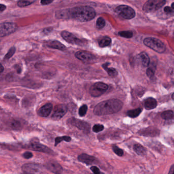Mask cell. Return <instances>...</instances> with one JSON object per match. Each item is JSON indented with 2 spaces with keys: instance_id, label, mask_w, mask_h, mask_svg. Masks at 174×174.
I'll list each match as a JSON object with an SVG mask.
<instances>
[{
  "instance_id": "cell-1",
  "label": "cell",
  "mask_w": 174,
  "mask_h": 174,
  "mask_svg": "<svg viewBox=\"0 0 174 174\" xmlns=\"http://www.w3.org/2000/svg\"><path fill=\"white\" fill-rule=\"evenodd\" d=\"M123 106V103L119 100H108L97 104L94 108L93 113L98 116L115 114L121 110Z\"/></svg>"
},
{
  "instance_id": "cell-2",
  "label": "cell",
  "mask_w": 174,
  "mask_h": 174,
  "mask_svg": "<svg viewBox=\"0 0 174 174\" xmlns=\"http://www.w3.org/2000/svg\"><path fill=\"white\" fill-rule=\"evenodd\" d=\"M71 19L81 22H88L95 18L96 15L93 8L88 6H81L69 9Z\"/></svg>"
},
{
  "instance_id": "cell-3",
  "label": "cell",
  "mask_w": 174,
  "mask_h": 174,
  "mask_svg": "<svg viewBox=\"0 0 174 174\" xmlns=\"http://www.w3.org/2000/svg\"><path fill=\"white\" fill-rule=\"evenodd\" d=\"M143 44L147 47H149L159 53L165 52L166 47L165 44L159 39L153 38H147L143 41Z\"/></svg>"
},
{
  "instance_id": "cell-4",
  "label": "cell",
  "mask_w": 174,
  "mask_h": 174,
  "mask_svg": "<svg viewBox=\"0 0 174 174\" xmlns=\"http://www.w3.org/2000/svg\"><path fill=\"white\" fill-rule=\"evenodd\" d=\"M115 12L118 16L125 20H130L134 17V10L127 5H120L115 8Z\"/></svg>"
},
{
  "instance_id": "cell-5",
  "label": "cell",
  "mask_w": 174,
  "mask_h": 174,
  "mask_svg": "<svg viewBox=\"0 0 174 174\" xmlns=\"http://www.w3.org/2000/svg\"><path fill=\"white\" fill-rule=\"evenodd\" d=\"M165 3V0H149L145 3L143 9L145 13H152L160 9Z\"/></svg>"
},
{
  "instance_id": "cell-6",
  "label": "cell",
  "mask_w": 174,
  "mask_h": 174,
  "mask_svg": "<svg viewBox=\"0 0 174 174\" xmlns=\"http://www.w3.org/2000/svg\"><path fill=\"white\" fill-rule=\"evenodd\" d=\"M16 24L12 22H5L0 23V38L8 36L14 33L17 30Z\"/></svg>"
},
{
  "instance_id": "cell-7",
  "label": "cell",
  "mask_w": 174,
  "mask_h": 174,
  "mask_svg": "<svg viewBox=\"0 0 174 174\" xmlns=\"http://www.w3.org/2000/svg\"><path fill=\"white\" fill-rule=\"evenodd\" d=\"M67 124L77 128L86 133H89L90 132V125L86 121L72 118L67 120Z\"/></svg>"
},
{
  "instance_id": "cell-8",
  "label": "cell",
  "mask_w": 174,
  "mask_h": 174,
  "mask_svg": "<svg viewBox=\"0 0 174 174\" xmlns=\"http://www.w3.org/2000/svg\"><path fill=\"white\" fill-rule=\"evenodd\" d=\"M108 89V86L104 83H96L90 87V95L93 97H98L102 95Z\"/></svg>"
},
{
  "instance_id": "cell-9",
  "label": "cell",
  "mask_w": 174,
  "mask_h": 174,
  "mask_svg": "<svg viewBox=\"0 0 174 174\" xmlns=\"http://www.w3.org/2000/svg\"><path fill=\"white\" fill-rule=\"evenodd\" d=\"M67 110L68 108L64 104H59L56 105L54 109L52 118L55 121L60 120L67 114Z\"/></svg>"
},
{
  "instance_id": "cell-10",
  "label": "cell",
  "mask_w": 174,
  "mask_h": 174,
  "mask_svg": "<svg viewBox=\"0 0 174 174\" xmlns=\"http://www.w3.org/2000/svg\"><path fill=\"white\" fill-rule=\"evenodd\" d=\"M61 35L62 38L70 44L80 45L83 42V41L80 39H79L73 34L69 32L68 31H62Z\"/></svg>"
},
{
  "instance_id": "cell-11",
  "label": "cell",
  "mask_w": 174,
  "mask_h": 174,
  "mask_svg": "<svg viewBox=\"0 0 174 174\" xmlns=\"http://www.w3.org/2000/svg\"><path fill=\"white\" fill-rule=\"evenodd\" d=\"M75 57L85 63L92 62L95 59V56L91 53L82 51H80L75 53Z\"/></svg>"
},
{
  "instance_id": "cell-12",
  "label": "cell",
  "mask_w": 174,
  "mask_h": 174,
  "mask_svg": "<svg viewBox=\"0 0 174 174\" xmlns=\"http://www.w3.org/2000/svg\"><path fill=\"white\" fill-rule=\"evenodd\" d=\"M138 133L140 135L146 137H156L160 134V131L156 128L150 127L139 131Z\"/></svg>"
},
{
  "instance_id": "cell-13",
  "label": "cell",
  "mask_w": 174,
  "mask_h": 174,
  "mask_svg": "<svg viewBox=\"0 0 174 174\" xmlns=\"http://www.w3.org/2000/svg\"><path fill=\"white\" fill-rule=\"evenodd\" d=\"M24 173L26 174H36L40 171L39 165L34 163H27L22 166Z\"/></svg>"
},
{
  "instance_id": "cell-14",
  "label": "cell",
  "mask_w": 174,
  "mask_h": 174,
  "mask_svg": "<svg viewBox=\"0 0 174 174\" xmlns=\"http://www.w3.org/2000/svg\"><path fill=\"white\" fill-rule=\"evenodd\" d=\"M30 148L34 151L41 152L46 153L48 154H52L53 153V151L50 148L36 142H33L31 143L30 145Z\"/></svg>"
},
{
  "instance_id": "cell-15",
  "label": "cell",
  "mask_w": 174,
  "mask_h": 174,
  "mask_svg": "<svg viewBox=\"0 0 174 174\" xmlns=\"http://www.w3.org/2000/svg\"><path fill=\"white\" fill-rule=\"evenodd\" d=\"M78 159L79 161L87 165H93L97 162V159L95 157L86 154L80 155Z\"/></svg>"
},
{
  "instance_id": "cell-16",
  "label": "cell",
  "mask_w": 174,
  "mask_h": 174,
  "mask_svg": "<svg viewBox=\"0 0 174 174\" xmlns=\"http://www.w3.org/2000/svg\"><path fill=\"white\" fill-rule=\"evenodd\" d=\"M46 168L49 171L55 174H60L62 168L59 163L56 161H49L46 165Z\"/></svg>"
},
{
  "instance_id": "cell-17",
  "label": "cell",
  "mask_w": 174,
  "mask_h": 174,
  "mask_svg": "<svg viewBox=\"0 0 174 174\" xmlns=\"http://www.w3.org/2000/svg\"><path fill=\"white\" fill-rule=\"evenodd\" d=\"M53 109V105L51 103H48L42 106L38 111V114L40 117H48L50 115Z\"/></svg>"
},
{
  "instance_id": "cell-18",
  "label": "cell",
  "mask_w": 174,
  "mask_h": 174,
  "mask_svg": "<svg viewBox=\"0 0 174 174\" xmlns=\"http://www.w3.org/2000/svg\"><path fill=\"white\" fill-rule=\"evenodd\" d=\"M46 45L50 48L55 49L57 50L64 51L67 49L65 45L61 44L60 42L57 41H50L47 42Z\"/></svg>"
},
{
  "instance_id": "cell-19",
  "label": "cell",
  "mask_w": 174,
  "mask_h": 174,
  "mask_svg": "<svg viewBox=\"0 0 174 174\" xmlns=\"http://www.w3.org/2000/svg\"><path fill=\"white\" fill-rule=\"evenodd\" d=\"M157 102L155 99L153 98H148L144 102V106L147 110H151L156 107Z\"/></svg>"
},
{
  "instance_id": "cell-20",
  "label": "cell",
  "mask_w": 174,
  "mask_h": 174,
  "mask_svg": "<svg viewBox=\"0 0 174 174\" xmlns=\"http://www.w3.org/2000/svg\"><path fill=\"white\" fill-rule=\"evenodd\" d=\"M55 17L58 19H70V15L68 9L60 10L56 11L55 13Z\"/></svg>"
},
{
  "instance_id": "cell-21",
  "label": "cell",
  "mask_w": 174,
  "mask_h": 174,
  "mask_svg": "<svg viewBox=\"0 0 174 174\" xmlns=\"http://www.w3.org/2000/svg\"><path fill=\"white\" fill-rule=\"evenodd\" d=\"M138 59H140L142 65L144 67H148L149 65L150 59L148 55L145 52H142L138 55Z\"/></svg>"
},
{
  "instance_id": "cell-22",
  "label": "cell",
  "mask_w": 174,
  "mask_h": 174,
  "mask_svg": "<svg viewBox=\"0 0 174 174\" xmlns=\"http://www.w3.org/2000/svg\"><path fill=\"white\" fill-rule=\"evenodd\" d=\"M109 64V63H105L103 64V67L104 68V70L106 71L108 74L111 77H115L118 75V72L115 70V68L112 67H108V65Z\"/></svg>"
},
{
  "instance_id": "cell-23",
  "label": "cell",
  "mask_w": 174,
  "mask_h": 174,
  "mask_svg": "<svg viewBox=\"0 0 174 174\" xmlns=\"http://www.w3.org/2000/svg\"><path fill=\"white\" fill-rule=\"evenodd\" d=\"M133 150L138 155H145L146 153V149L140 144H135L134 145Z\"/></svg>"
},
{
  "instance_id": "cell-24",
  "label": "cell",
  "mask_w": 174,
  "mask_h": 174,
  "mask_svg": "<svg viewBox=\"0 0 174 174\" xmlns=\"http://www.w3.org/2000/svg\"><path fill=\"white\" fill-rule=\"evenodd\" d=\"M111 39L109 37H104L100 41H99V45L101 48L108 47L111 45Z\"/></svg>"
},
{
  "instance_id": "cell-25",
  "label": "cell",
  "mask_w": 174,
  "mask_h": 174,
  "mask_svg": "<svg viewBox=\"0 0 174 174\" xmlns=\"http://www.w3.org/2000/svg\"><path fill=\"white\" fill-rule=\"evenodd\" d=\"M142 111V109L140 108H138L136 109L128 111L127 113V114L128 117H130L131 118H135L140 114Z\"/></svg>"
},
{
  "instance_id": "cell-26",
  "label": "cell",
  "mask_w": 174,
  "mask_h": 174,
  "mask_svg": "<svg viewBox=\"0 0 174 174\" xmlns=\"http://www.w3.org/2000/svg\"><path fill=\"white\" fill-rule=\"evenodd\" d=\"M161 117L164 120H172L174 118V112L172 111H165L162 113Z\"/></svg>"
},
{
  "instance_id": "cell-27",
  "label": "cell",
  "mask_w": 174,
  "mask_h": 174,
  "mask_svg": "<svg viewBox=\"0 0 174 174\" xmlns=\"http://www.w3.org/2000/svg\"><path fill=\"white\" fill-rule=\"evenodd\" d=\"M64 140L65 142H69L71 140V138L68 136H63L57 137L55 138V146H57L58 144H59L60 143Z\"/></svg>"
},
{
  "instance_id": "cell-28",
  "label": "cell",
  "mask_w": 174,
  "mask_h": 174,
  "mask_svg": "<svg viewBox=\"0 0 174 174\" xmlns=\"http://www.w3.org/2000/svg\"><path fill=\"white\" fill-rule=\"evenodd\" d=\"M10 126L11 127V128L13 129H15L16 130H20L22 128V124L20 121L17 120H13L10 123Z\"/></svg>"
},
{
  "instance_id": "cell-29",
  "label": "cell",
  "mask_w": 174,
  "mask_h": 174,
  "mask_svg": "<svg viewBox=\"0 0 174 174\" xmlns=\"http://www.w3.org/2000/svg\"><path fill=\"white\" fill-rule=\"evenodd\" d=\"M118 35L123 38H132L133 33L130 31H121L118 33Z\"/></svg>"
},
{
  "instance_id": "cell-30",
  "label": "cell",
  "mask_w": 174,
  "mask_h": 174,
  "mask_svg": "<svg viewBox=\"0 0 174 174\" xmlns=\"http://www.w3.org/2000/svg\"><path fill=\"white\" fill-rule=\"evenodd\" d=\"M105 25V20L103 17H99L96 20V28L99 29H102Z\"/></svg>"
},
{
  "instance_id": "cell-31",
  "label": "cell",
  "mask_w": 174,
  "mask_h": 174,
  "mask_svg": "<svg viewBox=\"0 0 174 174\" xmlns=\"http://www.w3.org/2000/svg\"><path fill=\"white\" fill-rule=\"evenodd\" d=\"M16 49L15 47H13L10 49L9 51L7 52L5 57H4V59L6 60H7L10 59L12 57V56L14 54V53L16 52Z\"/></svg>"
},
{
  "instance_id": "cell-32",
  "label": "cell",
  "mask_w": 174,
  "mask_h": 174,
  "mask_svg": "<svg viewBox=\"0 0 174 174\" xmlns=\"http://www.w3.org/2000/svg\"><path fill=\"white\" fill-rule=\"evenodd\" d=\"M87 106L86 105H83L79 110V115L80 117H84L87 111Z\"/></svg>"
},
{
  "instance_id": "cell-33",
  "label": "cell",
  "mask_w": 174,
  "mask_h": 174,
  "mask_svg": "<svg viewBox=\"0 0 174 174\" xmlns=\"http://www.w3.org/2000/svg\"><path fill=\"white\" fill-rule=\"evenodd\" d=\"M112 149L114 151V152L115 153V154H117V155L118 156H122L124 155V152H123V150L118 148V147L117 146H114L112 147Z\"/></svg>"
},
{
  "instance_id": "cell-34",
  "label": "cell",
  "mask_w": 174,
  "mask_h": 174,
  "mask_svg": "<svg viewBox=\"0 0 174 174\" xmlns=\"http://www.w3.org/2000/svg\"><path fill=\"white\" fill-rule=\"evenodd\" d=\"M104 129V126L102 125L96 124L93 126V128H92V130L94 132L98 133V132H101Z\"/></svg>"
},
{
  "instance_id": "cell-35",
  "label": "cell",
  "mask_w": 174,
  "mask_h": 174,
  "mask_svg": "<svg viewBox=\"0 0 174 174\" xmlns=\"http://www.w3.org/2000/svg\"><path fill=\"white\" fill-rule=\"evenodd\" d=\"M33 3V2H30L28 1H19L17 3V5L20 7H24L31 5Z\"/></svg>"
},
{
  "instance_id": "cell-36",
  "label": "cell",
  "mask_w": 174,
  "mask_h": 174,
  "mask_svg": "<svg viewBox=\"0 0 174 174\" xmlns=\"http://www.w3.org/2000/svg\"><path fill=\"white\" fill-rule=\"evenodd\" d=\"M155 71V68H154L153 67H149L147 69L146 72L147 75L148 76V77H149L150 78H152L154 76Z\"/></svg>"
},
{
  "instance_id": "cell-37",
  "label": "cell",
  "mask_w": 174,
  "mask_h": 174,
  "mask_svg": "<svg viewBox=\"0 0 174 174\" xmlns=\"http://www.w3.org/2000/svg\"><path fill=\"white\" fill-rule=\"evenodd\" d=\"M23 156L24 158L28 159L31 158L33 157V154L32 153L27 151L23 154Z\"/></svg>"
},
{
  "instance_id": "cell-38",
  "label": "cell",
  "mask_w": 174,
  "mask_h": 174,
  "mask_svg": "<svg viewBox=\"0 0 174 174\" xmlns=\"http://www.w3.org/2000/svg\"><path fill=\"white\" fill-rule=\"evenodd\" d=\"M91 171L93 172V174H100L101 172L100 171V169H98L96 166H92L90 168Z\"/></svg>"
},
{
  "instance_id": "cell-39",
  "label": "cell",
  "mask_w": 174,
  "mask_h": 174,
  "mask_svg": "<svg viewBox=\"0 0 174 174\" xmlns=\"http://www.w3.org/2000/svg\"><path fill=\"white\" fill-rule=\"evenodd\" d=\"M164 11L166 13V14H171L173 12V10L169 6L165 7L164 8Z\"/></svg>"
},
{
  "instance_id": "cell-40",
  "label": "cell",
  "mask_w": 174,
  "mask_h": 174,
  "mask_svg": "<svg viewBox=\"0 0 174 174\" xmlns=\"http://www.w3.org/2000/svg\"><path fill=\"white\" fill-rule=\"evenodd\" d=\"M52 30H53V28H45V29L42 31V33L43 34H45V35H47V34H49L52 31Z\"/></svg>"
},
{
  "instance_id": "cell-41",
  "label": "cell",
  "mask_w": 174,
  "mask_h": 174,
  "mask_svg": "<svg viewBox=\"0 0 174 174\" xmlns=\"http://www.w3.org/2000/svg\"><path fill=\"white\" fill-rule=\"evenodd\" d=\"M53 2V1H49V0H42L41 1V4L42 5H49L50 4L52 3Z\"/></svg>"
},
{
  "instance_id": "cell-42",
  "label": "cell",
  "mask_w": 174,
  "mask_h": 174,
  "mask_svg": "<svg viewBox=\"0 0 174 174\" xmlns=\"http://www.w3.org/2000/svg\"><path fill=\"white\" fill-rule=\"evenodd\" d=\"M6 7L5 5H3V4H0V13L4 11L6 9Z\"/></svg>"
},
{
  "instance_id": "cell-43",
  "label": "cell",
  "mask_w": 174,
  "mask_h": 174,
  "mask_svg": "<svg viewBox=\"0 0 174 174\" xmlns=\"http://www.w3.org/2000/svg\"><path fill=\"white\" fill-rule=\"evenodd\" d=\"M169 174H174V165H172L171 166V169H170V171H169Z\"/></svg>"
},
{
  "instance_id": "cell-44",
  "label": "cell",
  "mask_w": 174,
  "mask_h": 174,
  "mask_svg": "<svg viewBox=\"0 0 174 174\" xmlns=\"http://www.w3.org/2000/svg\"><path fill=\"white\" fill-rule=\"evenodd\" d=\"M4 71V67L0 64V74Z\"/></svg>"
},
{
  "instance_id": "cell-45",
  "label": "cell",
  "mask_w": 174,
  "mask_h": 174,
  "mask_svg": "<svg viewBox=\"0 0 174 174\" xmlns=\"http://www.w3.org/2000/svg\"><path fill=\"white\" fill-rule=\"evenodd\" d=\"M172 10L174 9V3H172Z\"/></svg>"
},
{
  "instance_id": "cell-46",
  "label": "cell",
  "mask_w": 174,
  "mask_h": 174,
  "mask_svg": "<svg viewBox=\"0 0 174 174\" xmlns=\"http://www.w3.org/2000/svg\"><path fill=\"white\" fill-rule=\"evenodd\" d=\"M172 99H173V94H172Z\"/></svg>"
},
{
  "instance_id": "cell-47",
  "label": "cell",
  "mask_w": 174,
  "mask_h": 174,
  "mask_svg": "<svg viewBox=\"0 0 174 174\" xmlns=\"http://www.w3.org/2000/svg\"><path fill=\"white\" fill-rule=\"evenodd\" d=\"M104 174V173H103V172H101V174Z\"/></svg>"
},
{
  "instance_id": "cell-48",
  "label": "cell",
  "mask_w": 174,
  "mask_h": 174,
  "mask_svg": "<svg viewBox=\"0 0 174 174\" xmlns=\"http://www.w3.org/2000/svg\"><path fill=\"white\" fill-rule=\"evenodd\" d=\"M25 174V173H24V174Z\"/></svg>"
}]
</instances>
